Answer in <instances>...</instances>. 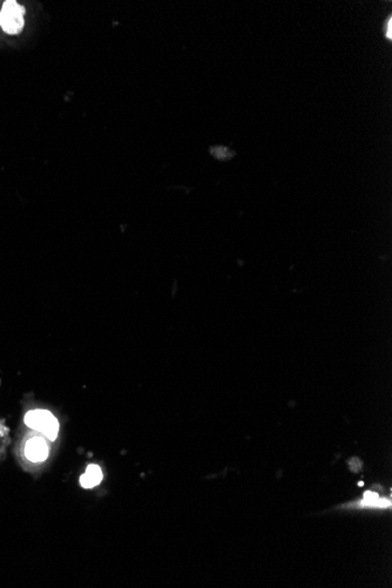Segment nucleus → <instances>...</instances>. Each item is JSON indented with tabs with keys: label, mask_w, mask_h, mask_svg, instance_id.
I'll list each match as a JSON object with an SVG mask.
<instances>
[{
	"label": "nucleus",
	"mask_w": 392,
	"mask_h": 588,
	"mask_svg": "<svg viewBox=\"0 0 392 588\" xmlns=\"http://www.w3.org/2000/svg\"><path fill=\"white\" fill-rule=\"evenodd\" d=\"M391 25H392L391 24V18H389L388 22H386V30H385L386 37H388L389 39H391Z\"/></svg>",
	"instance_id": "nucleus-6"
},
{
	"label": "nucleus",
	"mask_w": 392,
	"mask_h": 588,
	"mask_svg": "<svg viewBox=\"0 0 392 588\" xmlns=\"http://www.w3.org/2000/svg\"><path fill=\"white\" fill-rule=\"evenodd\" d=\"M25 8L14 0H8L0 11V26L6 33L17 34L24 27Z\"/></svg>",
	"instance_id": "nucleus-2"
},
{
	"label": "nucleus",
	"mask_w": 392,
	"mask_h": 588,
	"mask_svg": "<svg viewBox=\"0 0 392 588\" xmlns=\"http://www.w3.org/2000/svg\"><path fill=\"white\" fill-rule=\"evenodd\" d=\"M47 443L45 441L44 438L40 437H34L27 441L26 447H25V455H26L28 460L33 461V463H40V461L46 460L48 457Z\"/></svg>",
	"instance_id": "nucleus-4"
},
{
	"label": "nucleus",
	"mask_w": 392,
	"mask_h": 588,
	"mask_svg": "<svg viewBox=\"0 0 392 588\" xmlns=\"http://www.w3.org/2000/svg\"><path fill=\"white\" fill-rule=\"evenodd\" d=\"M342 507L344 509H382V510H390L391 509V496H379L377 492L374 491H368L364 493L362 499L357 501H352L350 504L343 505Z\"/></svg>",
	"instance_id": "nucleus-3"
},
{
	"label": "nucleus",
	"mask_w": 392,
	"mask_h": 588,
	"mask_svg": "<svg viewBox=\"0 0 392 588\" xmlns=\"http://www.w3.org/2000/svg\"><path fill=\"white\" fill-rule=\"evenodd\" d=\"M25 423L31 429L39 431L50 441H55L59 432V423L56 418L47 410H33L26 413Z\"/></svg>",
	"instance_id": "nucleus-1"
},
{
	"label": "nucleus",
	"mask_w": 392,
	"mask_h": 588,
	"mask_svg": "<svg viewBox=\"0 0 392 588\" xmlns=\"http://www.w3.org/2000/svg\"><path fill=\"white\" fill-rule=\"evenodd\" d=\"M102 480V471L98 465L90 464L86 472L80 477V484L85 489H92L99 485Z\"/></svg>",
	"instance_id": "nucleus-5"
}]
</instances>
